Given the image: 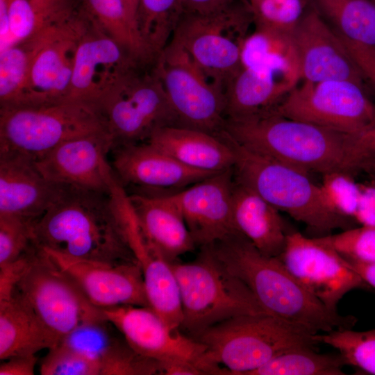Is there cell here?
<instances>
[{
    "instance_id": "1",
    "label": "cell",
    "mask_w": 375,
    "mask_h": 375,
    "mask_svg": "<svg viewBox=\"0 0 375 375\" xmlns=\"http://www.w3.org/2000/svg\"><path fill=\"white\" fill-rule=\"evenodd\" d=\"M268 314L317 333L351 328L356 318L331 311L310 293L278 257L262 253L239 233L210 246Z\"/></svg>"
},
{
    "instance_id": "2",
    "label": "cell",
    "mask_w": 375,
    "mask_h": 375,
    "mask_svg": "<svg viewBox=\"0 0 375 375\" xmlns=\"http://www.w3.org/2000/svg\"><path fill=\"white\" fill-rule=\"evenodd\" d=\"M33 242L68 257L106 264L136 262L110 194L67 188L32 223Z\"/></svg>"
},
{
    "instance_id": "3",
    "label": "cell",
    "mask_w": 375,
    "mask_h": 375,
    "mask_svg": "<svg viewBox=\"0 0 375 375\" xmlns=\"http://www.w3.org/2000/svg\"><path fill=\"white\" fill-rule=\"evenodd\" d=\"M222 132L253 151L308 174L337 170L351 174L347 133L271 111L242 119H226Z\"/></svg>"
},
{
    "instance_id": "4",
    "label": "cell",
    "mask_w": 375,
    "mask_h": 375,
    "mask_svg": "<svg viewBox=\"0 0 375 375\" xmlns=\"http://www.w3.org/2000/svg\"><path fill=\"white\" fill-rule=\"evenodd\" d=\"M314 331L267 313L236 316L193 337L206 347L203 374L251 375L279 353L319 344Z\"/></svg>"
},
{
    "instance_id": "5",
    "label": "cell",
    "mask_w": 375,
    "mask_h": 375,
    "mask_svg": "<svg viewBox=\"0 0 375 375\" xmlns=\"http://www.w3.org/2000/svg\"><path fill=\"white\" fill-rule=\"evenodd\" d=\"M234 152L233 176L263 199L303 224L312 238L353 227L354 222L337 213L322 187L309 174L253 151L223 133Z\"/></svg>"
},
{
    "instance_id": "6",
    "label": "cell",
    "mask_w": 375,
    "mask_h": 375,
    "mask_svg": "<svg viewBox=\"0 0 375 375\" xmlns=\"http://www.w3.org/2000/svg\"><path fill=\"white\" fill-rule=\"evenodd\" d=\"M201 248L193 261L170 262L181 301V330L193 338L236 316L267 313L247 286L226 269L210 247Z\"/></svg>"
},
{
    "instance_id": "7",
    "label": "cell",
    "mask_w": 375,
    "mask_h": 375,
    "mask_svg": "<svg viewBox=\"0 0 375 375\" xmlns=\"http://www.w3.org/2000/svg\"><path fill=\"white\" fill-rule=\"evenodd\" d=\"M108 131L97 106L78 100L0 108V155L35 161L61 143ZM109 132V131H108Z\"/></svg>"
},
{
    "instance_id": "8",
    "label": "cell",
    "mask_w": 375,
    "mask_h": 375,
    "mask_svg": "<svg viewBox=\"0 0 375 375\" xmlns=\"http://www.w3.org/2000/svg\"><path fill=\"white\" fill-rule=\"evenodd\" d=\"M251 24L249 1L227 0L206 11L182 12L170 41L224 92L242 67V47Z\"/></svg>"
},
{
    "instance_id": "9",
    "label": "cell",
    "mask_w": 375,
    "mask_h": 375,
    "mask_svg": "<svg viewBox=\"0 0 375 375\" xmlns=\"http://www.w3.org/2000/svg\"><path fill=\"white\" fill-rule=\"evenodd\" d=\"M12 293L28 305L59 344L80 325L105 317L36 244Z\"/></svg>"
},
{
    "instance_id": "10",
    "label": "cell",
    "mask_w": 375,
    "mask_h": 375,
    "mask_svg": "<svg viewBox=\"0 0 375 375\" xmlns=\"http://www.w3.org/2000/svg\"><path fill=\"white\" fill-rule=\"evenodd\" d=\"M133 67L97 103L115 147L147 141L158 128L179 126L154 65ZM113 147V148H114Z\"/></svg>"
},
{
    "instance_id": "11",
    "label": "cell",
    "mask_w": 375,
    "mask_h": 375,
    "mask_svg": "<svg viewBox=\"0 0 375 375\" xmlns=\"http://www.w3.org/2000/svg\"><path fill=\"white\" fill-rule=\"evenodd\" d=\"M179 126L219 134L225 121L224 90L178 44L170 41L154 63Z\"/></svg>"
},
{
    "instance_id": "12",
    "label": "cell",
    "mask_w": 375,
    "mask_h": 375,
    "mask_svg": "<svg viewBox=\"0 0 375 375\" xmlns=\"http://www.w3.org/2000/svg\"><path fill=\"white\" fill-rule=\"evenodd\" d=\"M88 22L81 9L31 38L33 47L27 81L17 101L10 106L68 99L77 47Z\"/></svg>"
},
{
    "instance_id": "13",
    "label": "cell",
    "mask_w": 375,
    "mask_h": 375,
    "mask_svg": "<svg viewBox=\"0 0 375 375\" xmlns=\"http://www.w3.org/2000/svg\"><path fill=\"white\" fill-rule=\"evenodd\" d=\"M268 111L344 133L375 118V105L363 85L347 80L303 81Z\"/></svg>"
},
{
    "instance_id": "14",
    "label": "cell",
    "mask_w": 375,
    "mask_h": 375,
    "mask_svg": "<svg viewBox=\"0 0 375 375\" xmlns=\"http://www.w3.org/2000/svg\"><path fill=\"white\" fill-rule=\"evenodd\" d=\"M290 272L331 311L349 292L369 286L351 265L318 238L290 232L278 257Z\"/></svg>"
},
{
    "instance_id": "15",
    "label": "cell",
    "mask_w": 375,
    "mask_h": 375,
    "mask_svg": "<svg viewBox=\"0 0 375 375\" xmlns=\"http://www.w3.org/2000/svg\"><path fill=\"white\" fill-rule=\"evenodd\" d=\"M110 197L126 242L140 265L149 306L172 328L180 329L182 306L171 264L144 235L124 186L117 180Z\"/></svg>"
},
{
    "instance_id": "16",
    "label": "cell",
    "mask_w": 375,
    "mask_h": 375,
    "mask_svg": "<svg viewBox=\"0 0 375 375\" xmlns=\"http://www.w3.org/2000/svg\"><path fill=\"white\" fill-rule=\"evenodd\" d=\"M115 146L108 131L69 140L35 161L49 181L69 188L110 194L117 177L107 160Z\"/></svg>"
},
{
    "instance_id": "17",
    "label": "cell",
    "mask_w": 375,
    "mask_h": 375,
    "mask_svg": "<svg viewBox=\"0 0 375 375\" xmlns=\"http://www.w3.org/2000/svg\"><path fill=\"white\" fill-rule=\"evenodd\" d=\"M101 310L105 318L138 354L159 365L183 360L199 369L206 347L180 329L169 326L151 307L125 305Z\"/></svg>"
},
{
    "instance_id": "18",
    "label": "cell",
    "mask_w": 375,
    "mask_h": 375,
    "mask_svg": "<svg viewBox=\"0 0 375 375\" xmlns=\"http://www.w3.org/2000/svg\"><path fill=\"white\" fill-rule=\"evenodd\" d=\"M233 168L170 194L197 245L212 246L238 233L233 216Z\"/></svg>"
},
{
    "instance_id": "19",
    "label": "cell",
    "mask_w": 375,
    "mask_h": 375,
    "mask_svg": "<svg viewBox=\"0 0 375 375\" xmlns=\"http://www.w3.org/2000/svg\"><path fill=\"white\" fill-rule=\"evenodd\" d=\"M139 64L143 63L133 58L89 19L77 47L68 99L97 105L124 74Z\"/></svg>"
},
{
    "instance_id": "20",
    "label": "cell",
    "mask_w": 375,
    "mask_h": 375,
    "mask_svg": "<svg viewBox=\"0 0 375 375\" xmlns=\"http://www.w3.org/2000/svg\"><path fill=\"white\" fill-rule=\"evenodd\" d=\"M43 249L94 306L99 308L149 306L142 272L137 262L100 263Z\"/></svg>"
},
{
    "instance_id": "21",
    "label": "cell",
    "mask_w": 375,
    "mask_h": 375,
    "mask_svg": "<svg viewBox=\"0 0 375 375\" xmlns=\"http://www.w3.org/2000/svg\"><path fill=\"white\" fill-rule=\"evenodd\" d=\"M292 38L301 79L310 82L347 80L363 85V75L316 6L308 9L292 32Z\"/></svg>"
},
{
    "instance_id": "22",
    "label": "cell",
    "mask_w": 375,
    "mask_h": 375,
    "mask_svg": "<svg viewBox=\"0 0 375 375\" xmlns=\"http://www.w3.org/2000/svg\"><path fill=\"white\" fill-rule=\"evenodd\" d=\"M112 150V167L123 185L180 190L215 174L187 167L147 142L119 145Z\"/></svg>"
},
{
    "instance_id": "23",
    "label": "cell",
    "mask_w": 375,
    "mask_h": 375,
    "mask_svg": "<svg viewBox=\"0 0 375 375\" xmlns=\"http://www.w3.org/2000/svg\"><path fill=\"white\" fill-rule=\"evenodd\" d=\"M67 188L47 179L28 158L0 155V214L33 222Z\"/></svg>"
},
{
    "instance_id": "24",
    "label": "cell",
    "mask_w": 375,
    "mask_h": 375,
    "mask_svg": "<svg viewBox=\"0 0 375 375\" xmlns=\"http://www.w3.org/2000/svg\"><path fill=\"white\" fill-rule=\"evenodd\" d=\"M300 79L297 68L242 67L224 89L226 119L249 117L272 109Z\"/></svg>"
},
{
    "instance_id": "25",
    "label": "cell",
    "mask_w": 375,
    "mask_h": 375,
    "mask_svg": "<svg viewBox=\"0 0 375 375\" xmlns=\"http://www.w3.org/2000/svg\"><path fill=\"white\" fill-rule=\"evenodd\" d=\"M105 317L85 322L60 342L101 367V375L161 374L159 363L134 351Z\"/></svg>"
},
{
    "instance_id": "26",
    "label": "cell",
    "mask_w": 375,
    "mask_h": 375,
    "mask_svg": "<svg viewBox=\"0 0 375 375\" xmlns=\"http://www.w3.org/2000/svg\"><path fill=\"white\" fill-rule=\"evenodd\" d=\"M128 196L144 235L167 261L194 250L183 216L169 194L144 190Z\"/></svg>"
},
{
    "instance_id": "27",
    "label": "cell",
    "mask_w": 375,
    "mask_h": 375,
    "mask_svg": "<svg viewBox=\"0 0 375 375\" xmlns=\"http://www.w3.org/2000/svg\"><path fill=\"white\" fill-rule=\"evenodd\" d=\"M146 142L197 170L217 173L233 166V149L220 135L181 126H166L156 129Z\"/></svg>"
},
{
    "instance_id": "28",
    "label": "cell",
    "mask_w": 375,
    "mask_h": 375,
    "mask_svg": "<svg viewBox=\"0 0 375 375\" xmlns=\"http://www.w3.org/2000/svg\"><path fill=\"white\" fill-rule=\"evenodd\" d=\"M233 216L236 231L262 253L279 257L288 232L280 211L256 191L234 178Z\"/></svg>"
},
{
    "instance_id": "29",
    "label": "cell",
    "mask_w": 375,
    "mask_h": 375,
    "mask_svg": "<svg viewBox=\"0 0 375 375\" xmlns=\"http://www.w3.org/2000/svg\"><path fill=\"white\" fill-rule=\"evenodd\" d=\"M59 344L19 296L0 299V359L33 356Z\"/></svg>"
},
{
    "instance_id": "30",
    "label": "cell",
    "mask_w": 375,
    "mask_h": 375,
    "mask_svg": "<svg viewBox=\"0 0 375 375\" xmlns=\"http://www.w3.org/2000/svg\"><path fill=\"white\" fill-rule=\"evenodd\" d=\"M81 9L135 60L143 64L156 61L128 17L122 0H83Z\"/></svg>"
},
{
    "instance_id": "31",
    "label": "cell",
    "mask_w": 375,
    "mask_h": 375,
    "mask_svg": "<svg viewBox=\"0 0 375 375\" xmlns=\"http://www.w3.org/2000/svg\"><path fill=\"white\" fill-rule=\"evenodd\" d=\"M320 13L340 31L339 35L375 49V2L372 0H315Z\"/></svg>"
},
{
    "instance_id": "32",
    "label": "cell",
    "mask_w": 375,
    "mask_h": 375,
    "mask_svg": "<svg viewBox=\"0 0 375 375\" xmlns=\"http://www.w3.org/2000/svg\"><path fill=\"white\" fill-rule=\"evenodd\" d=\"M241 64L299 69L292 33L255 28L243 42Z\"/></svg>"
},
{
    "instance_id": "33",
    "label": "cell",
    "mask_w": 375,
    "mask_h": 375,
    "mask_svg": "<svg viewBox=\"0 0 375 375\" xmlns=\"http://www.w3.org/2000/svg\"><path fill=\"white\" fill-rule=\"evenodd\" d=\"M346 365L340 353L321 354L314 347H297L279 353L251 375H344Z\"/></svg>"
},
{
    "instance_id": "34",
    "label": "cell",
    "mask_w": 375,
    "mask_h": 375,
    "mask_svg": "<svg viewBox=\"0 0 375 375\" xmlns=\"http://www.w3.org/2000/svg\"><path fill=\"white\" fill-rule=\"evenodd\" d=\"M180 15L179 0H140L137 29L156 59L170 42Z\"/></svg>"
},
{
    "instance_id": "35",
    "label": "cell",
    "mask_w": 375,
    "mask_h": 375,
    "mask_svg": "<svg viewBox=\"0 0 375 375\" xmlns=\"http://www.w3.org/2000/svg\"><path fill=\"white\" fill-rule=\"evenodd\" d=\"M318 342L337 349L347 365L375 375V329L356 331L335 329L315 335Z\"/></svg>"
},
{
    "instance_id": "36",
    "label": "cell",
    "mask_w": 375,
    "mask_h": 375,
    "mask_svg": "<svg viewBox=\"0 0 375 375\" xmlns=\"http://www.w3.org/2000/svg\"><path fill=\"white\" fill-rule=\"evenodd\" d=\"M32 47L29 38L0 53L1 107L14 105L22 94L27 81Z\"/></svg>"
},
{
    "instance_id": "37",
    "label": "cell",
    "mask_w": 375,
    "mask_h": 375,
    "mask_svg": "<svg viewBox=\"0 0 375 375\" xmlns=\"http://www.w3.org/2000/svg\"><path fill=\"white\" fill-rule=\"evenodd\" d=\"M256 28L292 33L308 9L307 0L249 1Z\"/></svg>"
},
{
    "instance_id": "38",
    "label": "cell",
    "mask_w": 375,
    "mask_h": 375,
    "mask_svg": "<svg viewBox=\"0 0 375 375\" xmlns=\"http://www.w3.org/2000/svg\"><path fill=\"white\" fill-rule=\"evenodd\" d=\"M6 1L10 47L31 38L51 25L39 0Z\"/></svg>"
},
{
    "instance_id": "39",
    "label": "cell",
    "mask_w": 375,
    "mask_h": 375,
    "mask_svg": "<svg viewBox=\"0 0 375 375\" xmlns=\"http://www.w3.org/2000/svg\"><path fill=\"white\" fill-rule=\"evenodd\" d=\"M349 262L375 263V226H360L318 238Z\"/></svg>"
},
{
    "instance_id": "40",
    "label": "cell",
    "mask_w": 375,
    "mask_h": 375,
    "mask_svg": "<svg viewBox=\"0 0 375 375\" xmlns=\"http://www.w3.org/2000/svg\"><path fill=\"white\" fill-rule=\"evenodd\" d=\"M32 222L0 214V269L22 258L32 247Z\"/></svg>"
},
{
    "instance_id": "41",
    "label": "cell",
    "mask_w": 375,
    "mask_h": 375,
    "mask_svg": "<svg viewBox=\"0 0 375 375\" xmlns=\"http://www.w3.org/2000/svg\"><path fill=\"white\" fill-rule=\"evenodd\" d=\"M353 176L342 170L327 172L322 174L320 185L331 207L352 221L360 196V183L356 182Z\"/></svg>"
},
{
    "instance_id": "42",
    "label": "cell",
    "mask_w": 375,
    "mask_h": 375,
    "mask_svg": "<svg viewBox=\"0 0 375 375\" xmlns=\"http://www.w3.org/2000/svg\"><path fill=\"white\" fill-rule=\"evenodd\" d=\"M40 372L42 375H101L97 362L60 344L49 349Z\"/></svg>"
},
{
    "instance_id": "43",
    "label": "cell",
    "mask_w": 375,
    "mask_h": 375,
    "mask_svg": "<svg viewBox=\"0 0 375 375\" xmlns=\"http://www.w3.org/2000/svg\"><path fill=\"white\" fill-rule=\"evenodd\" d=\"M347 158L352 174L364 171L375 162V118L367 126L347 133Z\"/></svg>"
},
{
    "instance_id": "44",
    "label": "cell",
    "mask_w": 375,
    "mask_h": 375,
    "mask_svg": "<svg viewBox=\"0 0 375 375\" xmlns=\"http://www.w3.org/2000/svg\"><path fill=\"white\" fill-rule=\"evenodd\" d=\"M338 35L362 74L375 85V49L355 43Z\"/></svg>"
},
{
    "instance_id": "45",
    "label": "cell",
    "mask_w": 375,
    "mask_h": 375,
    "mask_svg": "<svg viewBox=\"0 0 375 375\" xmlns=\"http://www.w3.org/2000/svg\"><path fill=\"white\" fill-rule=\"evenodd\" d=\"M360 226H375V182L360 183V196L353 218Z\"/></svg>"
},
{
    "instance_id": "46",
    "label": "cell",
    "mask_w": 375,
    "mask_h": 375,
    "mask_svg": "<svg viewBox=\"0 0 375 375\" xmlns=\"http://www.w3.org/2000/svg\"><path fill=\"white\" fill-rule=\"evenodd\" d=\"M3 361L0 375H33L38 358L33 355L12 357Z\"/></svg>"
},
{
    "instance_id": "47",
    "label": "cell",
    "mask_w": 375,
    "mask_h": 375,
    "mask_svg": "<svg viewBox=\"0 0 375 375\" xmlns=\"http://www.w3.org/2000/svg\"><path fill=\"white\" fill-rule=\"evenodd\" d=\"M181 14L185 12H203L217 6V0H179Z\"/></svg>"
},
{
    "instance_id": "48",
    "label": "cell",
    "mask_w": 375,
    "mask_h": 375,
    "mask_svg": "<svg viewBox=\"0 0 375 375\" xmlns=\"http://www.w3.org/2000/svg\"><path fill=\"white\" fill-rule=\"evenodd\" d=\"M349 262L363 281L375 289V263Z\"/></svg>"
},
{
    "instance_id": "49",
    "label": "cell",
    "mask_w": 375,
    "mask_h": 375,
    "mask_svg": "<svg viewBox=\"0 0 375 375\" xmlns=\"http://www.w3.org/2000/svg\"><path fill=\"white\" fill-rule=\"evenodd\" d=\"M122 2L128 17L130 18L135 28L137 29V16L140 0H122Z\"/></svg>"
},
{
    "instance_id": "50",
    "label": "cell",
    "mask_w": 375,
    "mask_h": 375,
    "mask_svg": "<svg viewBox=\"0 0 375 375\" xmlns=\"http://www.w3.org/2000/svg\"><path fill=\"white\" fill-rule=\"evenodd\" d=\"M365 172L368 173L371 176V180L375 182V162L371 165Z\"/></svg>"
},
{
    "instance_id": "51",
    "label": "cell",
    "mask_w": 375,
    "mask_h": 375,
    "mask_svg": "<svg viewBox=\"0 0 375 375\" xmlns=\"http://www.w3.org/2000/svg\"><path fill=\"white\" fill-rule=\"evenodd\" d=\"M227 0H217V6L219 5L220 3H222L223 2L226 1ZM248 1H252V0H248Z\"/></svg>"
},
{
    "instance_id": "52",
    "label": "cell",
    "mask_w": 375,
    "mask_h": 375,
    "mask_svg": "<svg viewBox=\"0 0 375 375\" xmlns=\"http://www.w3.org/2000/svg\"><path fill=\"white\" fill-rule=\"evenodd\" d=\"M372 1L375 2V0H372Z\"/></svg>"
}]
</instances>
